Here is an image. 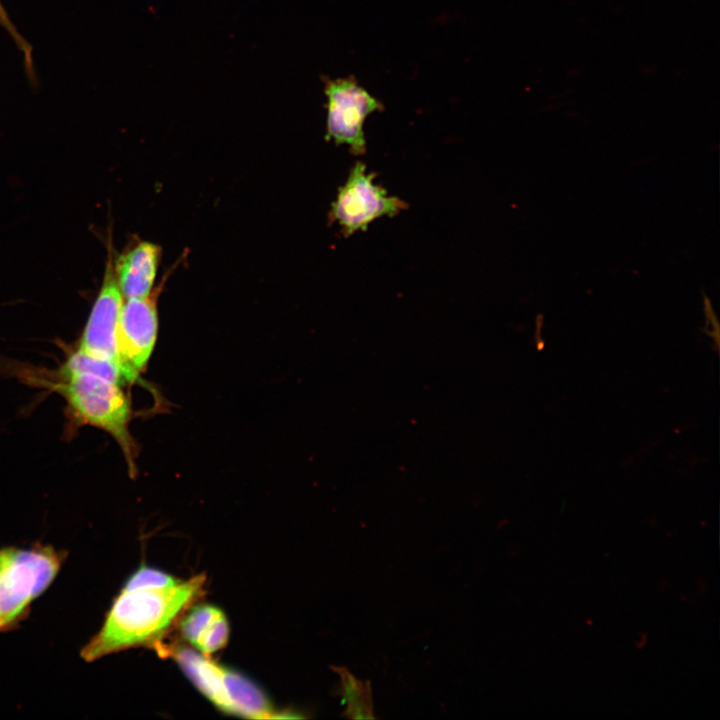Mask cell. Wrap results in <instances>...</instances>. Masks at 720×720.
<instances>
[{"label":"cell","instance_id":"obj_1","mask_svg":"<svg viewBox=\"0 0 720 720\" xmlns=\"http://www.w3.org/2000/svg\"><path fill=\"white\" fill-rule=\"evenodd\" d=\"M205 577L194 576L177 584L124 590L114 600L102 628L83 647L81 656L92 662L136 646H157L185 610L202 594Z\"/></svg>","mask_w":720,"mask_h":720},{"label":"cell","instance_id":"obj_2","mask_svg":"<svg viewBox=\"0 0 720 720\" xmlns=\"http://www.w3.org/2000/svg\"><path fill=\"white\" fill-rule=\"evenodd\" d=\"M51 385L81 423L109 433L134 472L136 446L129 432L131 407L121 385L89 373H59Z\"/></svg>","mask_w":720,"mask_h":720},{"label":"cell","instance_id":"obj_3","mask_svg":"<svg viewBox=\"0 0 720 720\" xmlns=\"http://www.w3.org/2000/svg\"><path fill=\"white\" fill-rule=\"evenodd\" d=\"M63 555L51 546L0 550V632L18 623L52 583Z\"/></svg>","mask_w":720,"mask_h":720},{"label":"cell","instance_id":"obj_4","mask_svg":"<svg viewBox=\"0 0 720 720\" xmlns=\"http://www.w3.org/2000/svg\"><path fill=\"white\" fill-rule=\"evenodd\" d=\"M362 162L351 169L344 185L338 190L329 213L331 221L341 228L344 236L366 231L369 224L384 216L392 217L407 208L403 200L373 182Z\"/></svg>","mask_w":720,"mask_h":720},{"label":"cell","instance_id":"obj_5","mask_svg":"<svg viewBox=\"0 0 720 720\" xmlns=\"http://www.w3.org/2000/svg\"><path fill=\"white\" fill-rule=\"evenodd\" d=\"M326 139L336 145H347L351 153L366 151L363 125L372 112L382 110V104L352 77L328 80Z\"/></svg>","mask_w":720,"mask_h":720},{"label":"cell","instance_id":"obj_6","mask_svg":"<svg viewBox=\"0 0 720 720\" xmlns=\"http://www.w3.org/2000/svg\"><path fill=\"white\" fill-rule=\"evenodd\" d=\"M158 333L157 295L123 301L118 329L119 365L127 383H133L146 367Z\"/></svg>","mask_w":720,"mask_h":720},{"label":"cell","instance_id":"obj_7","mask_svg":"<svg viewBox=\"0 0 720 720\" xmlns=\"http://www.w3.org/2000/svg\"><path fill=\"white\" fill-rule=\"evenodd\" d=\"M123 298L116 280L113 259L109 255L102 285L82 332L77 351L119 365L117 329Z\"/></svg>","mask_w":720,"mask_h":720},{"label":"cell","instance_id":"obj_8","mask_svg":"<svg viewBox=\"0 0 720 720\" xmlns=\"http://www.w3.org/2000/svg\"><path fill=\"white\" fill-rule=\"evenodd\" d=\"M160 258V246L148 241H138L119 255L113 264L124 298H139L151 294Z\"/></svg>","mask_w":720,"mask_h":720},{"label":"cell","instance_id":"obj_9","mask_svg":"<svg viewBox=\"0 0 720 720\" xmlns=\"http://www.w3.org/2000/svg\"><path fill=\"white\" fill-rule=\"evenodd\" d=\"M162 654L172 656L186 676L220 710L230 713V703L224 682V667L202 653L185 647L159 646Z\"/></svg>","mask_w":720,"mask_h":720},{"label":"cell","instance_id":"obj_10","mask_svg":"<svg viewBox=\"0 0 720 720\" xmlns=\"http://www.w3.org/2000/svg\"><path fill=\"white\" fill-rule=\"evenodd\" d=\"M180 630L185 640L207 656L221 650L229 637L224 613L208 604L195 606L187 612L180 622Z\"/></svg>","mask_w":720,"mask_h":720},{"label":"cell","instance_id":"obj_11","mask_svg":"<svg viewBox=\"0 0 720 720\" xmlns=\"http://www.w3.org/2000/svg\"><path fill=\"white\" fill-rule=\"evenodd\" d=\"M59 373H89L119 385L127 383L120 366L116 362L97 359L77 350L67 358Z\"/></svg>","mask_w":720,"mask_h":720},{"label":"cell","instance_id":"obj_12","mask_svg":"<svg viewBox=\"0 0 720 720\" xmlns=\"http://www.w3.org/2000/svg\"><path fill=\"white\" fill-rule=\"evenodd\" d=\"M179 582L173 576L148 566L140 567L127 580L124 590L156 589L175 585Z\"/></svg>","mask_w":720,"mask_h":720},{"label":"cell","instance_id":"obj_13","mask_svg":"<svg viewBox=\"0 0 720 720\" xmlns=\"http://www.w3.org/2000/svg\"><path fill=\"white\" fill-rule=\"evenodd\" d=\"M340 676L339 694L346 705L361 700L372 699L371 684L369 681L357 679L345 667H333Z\"/></svg>","mask_w":720,"mask_h":720},{"label":"cell","instance_id":"obj_14","mask_svg":"<svg viewBox=\"0 0 720 720\" xmlns=\"http://www.w3.org/2000/svg\"><path fill=\"white\" fill-rule=\"evenodd\" d=\"M0 26L4 28L13 41L15 42L18 49L23 53L24 55V62H25V68L27 71V74L30 79H35V73L33 68V56L32 51L33 48L29 44V42L21 35L15 24L12 22L8 12L6 11L4 5L2 4L0 0Z\"/></svg>","mask_w":720,"mask_h":720},{"label":"cell","instance_id":"obj_15","mask_svg":"<svg viewBox=\"0 0 720 720\" xmlns=\"http://www.w3.org/2000/svg\"><path fill=\"white\" fill-rule=\"evenodd\" d=\"M344 716L355 720L374 719L372 699L361 700L346 705Z\"/></svg>","mask_w":720,"mask_h":720}]
</instances>
